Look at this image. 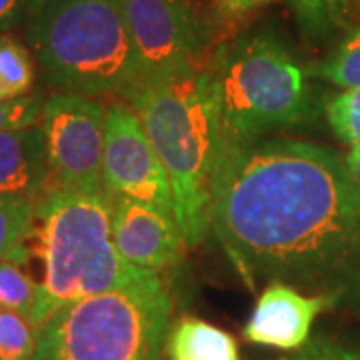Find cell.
<instances>
[{
    "mask_svg": "<svg viewBox=\"0 0 360 360\" xmlns=\"http://www.w3.org/2000/svg\"><path fill=\"white\" fill-rule=\"evenodd\" d=\"M51 167L42 127L0 132V198L39 200L49 188Z\"/></svg>",
    "mask_w": 360,
    "mask_h": 360,
    "instance_id": "cell-12",
    "label": "cell"
},
{
    "mask_svg": "<svg viewBox=\"0 0 360 360\" xmlns=\"http://www.w3.org/2000/svg\"><path fill=\"white\" fill-rule=\"evenodd\" d=\"M104 120L106 108L96 96L56 92L44 101L40 127L51 188H104Z\"/></svg>",
    "mask_w": 360,
    "mask_h": 360,
    "instance_id": "cell-7",
    "label": "cell"
},
{
    "mask_svg": "<svg viewBox=\"0 0 360 360\" xmlns=\"http://www.w3.org/2000/svg\"><path fill=\"white\" fill-rule=\"evenodd\" d=\"M26 39L44 77L65 92L129 101L142 86L122 0H42Z\"/></svg>",
    "mask_w": 360,
    "mask_h": 360,
    "instance_id": "cell-4",
    "label": "cell"
},
{
    "mask_svg": "<svg viewBox=\"0 0 360 360\" xmlns=\"http://www.w3.org/2000/svg\"><path fill=\"white\" fill-rule=\"evenodd\" d=\"M210 72L220 94V142L258 141L312 115L307 68L270 32H250L222 46Z\"/></svg>",
    "mask_w": 360,
    "mask_h": 360,
    "instance_id": "cell-6",
    "label": "cell"
},
{
    "mask_svg": "<svg viewBox=\"0 0 360 360\" xmlns=\"http://www.w3.org/2000/svg\"><path fill=\"white\" fill-rule=\"evenodd\" d=\"M210 229L250 290L283 283L319 295L360 288V184L314 142H220Z\"/></svg>",
    "mask_w": 360,
    "mask_h": 360,
    "instance_id": "cell-1",
    "label": "cell"
},
{
    "mask_svg": "<svg viewBox=\"0 0 360 360\" xmlns=\"http://www.w3.org/2000/svg\"><path fill=\"white\" fill-rule=\"evenodd\" d=\"M104 188L112 198L127 196L174 212L167 170L132 106L116 103L104 120Z\"/></svg>",
    "mask_w": 360,
    "mask_h": 360,
    "instance_id": "cell-9",
    "label": "cell"
},
{
    "mask_svg": "<svg viewBox=\"0 0 360 360\" xmlns=\"http://www.w3.org/2000/svg\"><path fill=\"white\" fill-rule=\"evenodd\" d=\"M302 37L324 42L345 30L350 18V0H290Z\"/></svg>",
    "mask_w": 360,
    "mask_h": 360,
    "instance_id": "cell-14",
    "label": "cell"
},
{
    "mask_svg": "<svg viewBox=\"0 0 360 360\" xmlns=\"http://www.w3.org/2000/svg\"><path fill=\"white\" fill-rule=\"evenodd\" d=\"M264 2H269V0H219V6L222 13L238 16V14H246L250 13V11H255L258 6H262Z\"/></svg>",
    "mask_w": 360,
    "mask_h": 360,
    "instance_id": "cell-24",
    "label": "cell"
},
{
    "mask_svg": "<svg viewBox=\"0 0 360 360\" xmlns=\"http://www.w3.org/2000/svg\"><path fill=\"white\" fill-rule=\"evenodd\" d=\"M336 300L328 295H302L295 286L270 283L258 296L245 336L260 347L298 350L310 340L312 322Z\"/></svg>",
    "mask_w": 360,
    "mask_h": 360,
    "instance_id": "cell-11",
    "label": "cell"
},
{
    "mask_svg": "<svg viewBox=\"0 0 360 360\" xmlns=\"http://www.w3.org/2000/svg\"><path fill=\"white\" fill-rule=\"evenodd\" d=\"M142 86L196 70L205 26L188 0H122Z\"/></svg>",
    "mask_w": 360,
    "mask_h": 360,
    "instance_id": "cell-8",
    "label": "cell"
},
{
    "mask_svg": "<svg viewBox=\"0 0 360 360\" xmlns=\"http://www.w3.org/2000/svg\"><path fill=\"white\" fill-rule=\"evenodd\" d=\"M34 200L0 198V260L22 245L34 219Z\"/></svg>",
    "mask_w": 360,
    "mask_h": 360,
    "instance_id": "cell-19",
    "label": "cell"
},
{
    "mask_svg": "<svg viewBox=\"0 0 360 360\" xmlns=\"http://www.w3.org/2000/svg\"><path fill=\"white\" fill-rule=\"evenodd\" d=\"M8 98V92L4 89V84H2V80H0V101H6Z\"/></svg>",
    "mask_w": 360,
    "mask_h": 360,
    "instance_id": "cell-26",
    "label": "cell"
},
{
    "mask_svg": "<svg viewBox=\"0 0 360 360\" xmlns=\"http://www.w3.org/2000/svg\"><path fill=\"white\" fill-rule=\"evenodd\" d=\"M112 202L106 188H49L34 206L28 240L42 278L32 312L40 328L58 309L86 296L142 283L158 272L129 264L112 238Z\"/></svg>",
    "mask_w": 360,
    "mask_h": 360,
    "instance_id": "cell-2",
    "label": "cell"
},
{
    "mask_svg": "<svg viewBox=\"0 0 360 360\" xmlns=\"http://www.w3.org/2000/svg\"><path fill=\"white\" fill-rule=\"evenodd\" d=\"M330 129L342 142L360 146V89H347L326 104Z\"/></svg>",
    "mask_w": 360,
    "mask_h": 360,
    "instance_id": "cell-20",
    "label": "cell"
},
{
    "mask_svg": "<svg viewBox=\"0 0 360 360\" xmlns=\"http://www.w3.org/2000/svg\"><path fill=\"white\" fill-rule=\"evenodd\" d=\"M37 8L39 0H0V32L28 22Z\"/></svg>",
    "mask_w": 360,
    "mask_h": 360,
    "instance_id": "cell-23",
    "label": "cell"
},
{
    "mask_svg": "<svg viewBox=\"0 0 360 360\" xmlns=\"http://www.w3.org/2000/svg\"><path fill=\"white\" fill-rule=\"evenodd\" d=\"M0 80L8 92V98L28 94L34 82L30 52L8 34H0Z\"/></svg>",
    "mask_w": 360,
    "mask_h": 360,
    "instance_id": "cell-17",
    "label": "cell"
},
{
    "mask_svg": "<svg viewBox=\"0 0 360 360\" xmlns=\"http://www.w3.org/2000/svg\"><path fill=\"white\" fill-rule=\"evenodd\" d=\"M172 300L160 274L58 309L30 360H162Z\"/></svg>",
    "mask_w": 360,
    "mask_h": 360,
    "instance_id": "cell-5",
    "label": "cell"
},
{
    "mask_svg": "<svg viewBox=\"0 0 360 360\" xmlns=\"http://www.w3.org/2000/svg\"><path fill=\"white\" fill-rule=\"evenodd\" d=\"M347 160V167L350 170V174L354 176V180L360 184V146H352L350 155L345 158Z\"/></svg>",
    "mask_w": 360,
    "mask_h": 360,
    "instance_id": "cell-25",
    "label": "cell"
},
{
    "mask_svg": "<svg viewBox=\"0 0 360 360\" xmlns=\"http://www.w3.org/2000/svg\"><path fill=\"white\" fill-rule=\"evenodd\" d=\"M112 238L129 264L153 272L174 266L186 245L172 210L127 196L112 202Z\"/></svg>",
    "mask_w": 360,
    "mask_h": 360,
    "instance_id": "cell-10",
    "label": "cell"
},
{
    "mask_svg": "<svg viewBox=\"0 0 360 360\" xmlns=\"http://www.w3.org/2000/svg\"><path fill=\"white\" fill-rule=\"evenodd\" d=\"M167 350L170 360H240L232 335L200 319H180L168 333Z\"/></svg>",
    "mask_w": 360,
    "mask_h": 360,
    "instance_id": "cell-13",
    "label": "cell"
},
{
    "mask_svg": "<svg viewBox=\"0 0 360 360\" xmlns=\"http://www.w3.org/2000/svg\"><path fill=\"white\" fill-rule=\"evenodd\" d=\"M37 298H39V283H34L30 274H26L20 262L2 258L0 260V309L20 312L26 319H32Z\"/></svg>",
    "mask_w": 360,
    "mask_h": 360,
    "instance_id": "cell-16",
    "label": "cell"
},
{
    "mask_svg": "<svg viewBox=\"0 0 360 360\" xmlns=\"http://www.w3.org/2000/svg\"><path fill=\"white\" fill-rule=\"evenodd\" d=\"M283 360H360V350L348 348L324 336H316Z\"/></svg>",
    "mask_w": 360,
    "mask_h": 360,
    "instance_id": "cell-22",
    "label": "cell"
},
{
    "mask_svg": "<svg viewBox=\"0 0 360 360\" xmlns=\"http://www.w3.org/2000/svg\"><path fill=\"white\" fill-rule=\"evenodd\" d=\"M312 75L340 89H360V25L348 28L336 51Z\"/></svg>",
    "mask_w": 360,
    "mask_h": 360,
    "instance_id": "cell-15",
    "label": "cell"
},
{
    "mask_svg": "<svg viewBox=\"0 0 360 360\" xmlns=\"http://www.w3.org/2000/svg\"><path fill=\"white\" fill-rule=\"evenodd\" d=\"M167 170L174 217L184 243L200 245L210 231L212 182L222 122L220 94L210 70L144 84L129 98Z\"/></svg>",
    "mask_w": 360,
    "mask_h": 360,
    "instance_id": "cell-3",
    "label": "cell"
},
{
    "mask_svg": "<svg viewBox=\"0 0 360 360\" xmlns=\"http://www.w3.org/2000/svg\"><path fill=\"white\" fill-rule=\"evenodd\" d=\"M40 2H42V0H39V6H40Z\"/></svg>",
    "mask_w": 360,
    "mask_h": 360,
    "instance_id": "cell-27",
    "label": "cell"
},
{
    "mask_svg": "<svg viewBox=\"0 0 360 360\" xmlns=\"http://www.w3.org/2000/svg\"><path fill=\"white\" fill-rule=\"evenodd\" d=\"M44 98L40 92H28L25 96L0 101V132L22 130L40 122Z\"/></svg>",
    "mask_w": 360,
    "mask_h": 360,
    "instance_id": "cell-21",
    "label": "cell"
},
{
    "mask_svg": "<svg viewBox=\"0 0 360 360\" xmlns=\"http://www.w3.org/2000/svg\"><path fill=\"white\" fill-rule=\"evenodd\" d=\"M39 328L20 312L0 309V360H30Z\"/></svg>",
    "mask_w": 360,
    "mask_h": 360,
    "instance_id": "cell-18",
    "label": "cell"
}]
</instances>
